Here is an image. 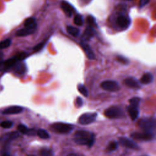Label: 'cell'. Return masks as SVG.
Returning a JSON list of instances; mask_svg holds the SVG:
<instances>
[{
    "label": "cell",
    "instance_id": "1",
    "mask_svg": "<svg viewBox=\"0 0 156 156\" xmlns=\"http://www.w3.org/2000/svg\"><path fill=\"white\" fill-rule=\"evenodd\" d=\"M74 141L79 145H85L91 147L93 145L95 136L94 133L87 130H77L74 135Z\"/></svg>",
    "mask_w": 156,
    "mask_h": 156
},
{
    "label": "cell",
    "instance_id": "2",
    "mask_svg": "<svg viewBox=\"0 0 156 156\" xmlns=\"http://www.w3.org/2000/svg\"><path fill=\"white\" fill-rule=\"evenodd\" d=\"M51 127L55 132L61 134L68 133L74 129V126L70 124L59 122L52 124Z\"/></svg>",
    "mask_w": 156,
    "mask_h": 156
},
{
    "label": "cell",
    "instance_id": "3",
    "mask_svg": "<svg viewBox=\"0 0 156 156\" xmlns=\"http://www.w3.org/2000/svg\"><path fill=\"white\" fill-rule=\"evenodd\" d=\"M104 115L107 118L110 119H116L122 118L124 116V112L118 107H110L107 108L104 112Z\"/></svg>",
    "mask_w": 156,
    "mask_h": 156
},
{
    "label": "cell",
    "instance_id": "4",
    "mask_svg": "<svg viewBox=\"0 0 156 156\" xmlns=\"http://www.w3.org/2000/svg\"><path fill=\"white\" fill-rule=\"evenodd\" d=\"M140 127L142 128L144 131L152 132L155 129V122L152 118H143L140 120L138 123Z\"/></svg>",
    "mask_w": 156,
    "mask_h": 156
},
{
    "label": "cell",
    "instance_id": "5",
    "mask_svg": "<svg viewBox=\"0 0 156 156\" xmlns=\"http://www.w3.org/2000/svg\"><path fill=\"white\" fill-rule=\"evenodd\" d=\"M96 113H85L79 118L78 121L82 125H87L93 123L96 120Z\"/></svg>",
    "mask_w": 156,
    "mask_h": 156
},
{
    "label": "cell",
    "instance_id": "6",
    "mask_svg": "<svg viewBox=\"0 0 156 156\" xmlns=\"http://www.w3.org/2000/svg\"><path fill=\"white\" fill-rule=\"evenodd\" d=\"M101 87L107 91H117L120 89V87L118 82L114 80H105L101 83Z\"/></svg>",
    "mask_w": 156,
    "mask_h": 156
},
{
    "label": "cell",
    "instance_id": "7",
    "mask_svg": "<svg viewBox=\"0 0 156 156\" xmlns=\"http://www.w3.org/2000/svg\"><path fill=\"white\" fill-rule=\"evenodd\" d=\"M131 137L138 140L150 141L154 138V135L152 132L144 131L143 132H134L131 134Z\"/></svg>",
    "mask_w": 156,
    "mask_h": 156
},
{
    "label": "cell",
    "instance_id": "8",
    "mask_svg": "<svg viewBox=\"0 0 156 156\" xmlns=\"http://www.w3.org/2000/svg\"><path fill=\"white\" fill-rule=\"evenodd\" d=\"M119 142L123 146L129 149H136V150L140 149L139 146L136 143H135L132 140L126 137H120L119 138Z\"/></svg>",
    "mask_w": 156,
    "mask_h": 156
},
{
    "label": "cell",
    "instance_id": "9",
    "mask_svg": "<svg viewBox=\"0 0 156 156\" xmlns=\"http://www.w3.org/2000/svg\"><path fill=\"white\" fill-rule=\"evenodd\" d=\"M23 110V108L21 106L13 105L5 108L2 113L3 115H15L21 113Z\"/></svg>",
    "mask_w": 156,
    "mask_h": 156
},
{
    "label": "cell",
    "instance_id": "10",
    "mask_svg": "<svg viewBox=\"0 0 156 156\" xmlns=\"http://www.w3.org/2000/svg\"><path fill=\"white\" fill-rule=\"evenodd\" d=\"M116 23L121 28H127L130 23V20L126 16L119 15L116 19Z\"/></svg>",
    "mask_w": 156,
    "mask_h": 156
},
{
    "label": "cell",
    "instance_id": "11",
    "mask_svg": "<svg viewBox=\"0 0 156 156\" xmlns=\"http://www.w3.org/2000/svg\"><path fill=\"white\" fill-rule=\"evenodd\" d=\"M81 46L82 48H83V49L84 50L86 55H87V57L90 59V60H94L96 58V57H95V54L93 52L92 49L90 48V45L88 44L87 43H85L84 41H82L81 43Z\"/></svg>",
    "mask_w": 156,
    "mask_h": 156
},
{
    "label": "cell",
    "instance_id": "12",
    "mask_svg": "<svg viewBox=\"0 0 156 156\" xmlns=\"http://www.w3.org/2000/svg\"><path fill=\"white\" fill-rule=\"evenodd\" d=\"M124 83L126 85V86L131 88L138 89L140 88V85L138 81L135 78L132 77H130L124 80Z\"/></svg>",
    "mask_w": 156,
    "mask_h": 156
},
{
    "label": "cell",
    "instance_id": "13",
    "mask_svg": "<svg viewBox=\"0 0 156 156\" xmlns=\"http://www.w3.org/2000/svg\"><path fill=\"white\" fill-rule=\"evenodd\" d=\"M127 111L130 119L132 121H135L139 115L138 107L129 105L127 107Z\"/></svg>",
    "mask_w": 156,
    "mask_h": 156
},
{
    "label": "cell",
    "instance_id": "14",
    "mask_svg": "<svg viewBox=\"0 0 156 156\" xmlns=\"http://www.w3.org/2000/svg\"><path fill=\"white\" fill-rule=\"evenodd\" d=\"M61 8L65 12V13L69 17L71 16L73 12V7L68 2L66 1H63L61 3Z\"/></svg>",
    "mask_w": 156,
    "mask_h": 156
},
{
    "label": "cell",
    "instance_id": "15",
    "mask_svg": "<svg viewBox=\"0 0 156 156\" xmlns=\"http://www.w3.org/2000/svg\"><path fill=\"white\" fill-rule=\"evenodd\" d=\"M17 129L19 132L22 133L23 134L27 135H34L35 134V130L34 129H29L27 126L24 124H19L17 127Z\"/></svg>",
    "mask_w": 156,
    "mask_h": 156
},
{
    "label": "cell",
    "instance_id": "16",
    "mask_svg": "<svg viewBox=\"0 0 156 156\" xmlns=\"http://www.w3.org/2000/svg\"><path fill=\"white\" fill-rule=\"evenodd\" d=\"M24 26L25 28H27L29 29L34 30L37 27L36 19L33 17H30L27 18L24 23Z\"/></svg>",
    "mask_w": 156,
    "mask_h": 156
},
{
    "label": "cell",
    "instance_id": "17",
    "mask_svg": "<svg viewBox=\"0 0 156 156\" xmlns=\"http://www.w3.org/2000/svg\"><path fill=\"white\" fill-rule=\"evenodd\" d=\"M153 79V75L151 73H146L140 79V82L143 84H149L152 82Z\"/></svg>",
    "mask_w": 156,
    "mask_h": 156
},
{
    "label": "cell",
    "instance_id": "18",
    "mask_svg": "<svg viewBox=\"0 0 156 156\" xmlns=\"http://www.w3.org/2000/svg\"><path fill=\"white\" fill-rule=\"evenodd\" d=\"M34 30H31V29H29L27 28H23L21 29L18 30L16 32V35L18 36V37H23V36H26L30 34H32V33H34Z\"/></svg>",
    "mask_w": 156,
    "mask_h": 156
},
{
    "label": "cell",
    "instance_id": "19",
    "mask_svg": "<svg viewBox=\"0 0 156 156\" xmlns=\"http://www.w3.org/2000/svg\"><path fill=\"white\" fill-rule=\"evenodd\" d=\"M94 34H95V31L93 29V28L92 27L88 26V27H87V29L85 30V32L83 34V38L87 40L90 38L93 37Z\"/></svg>",
    "mask_w": 156,
    "mask_h": 156
},
{
    "label": "cell",
    "instance_id": "20",
    "mask_svg": "<svg viewBox=\"0 0 156 156\" xmlns=\"http://www.w3.org/2000/svg\"><path fill=\"white\" fill-rule=\"evenodd\" d=\"M66 30L69 34L74 37H77L79 34V29L77 27H73L71 26H68L66 27Z\"/></svg>",
    "mask_w": 156,
    "mask_h": 156
},
{
    "label": "cell",
    "instance_id": "21",
    "mask_svg": "<svg viewBox=\"0 0 156 156\" xmlns=\"http://www.w3.org/2000/svg\"><path fill=\"white\" fill-rule=\"evenodd\" d=\"M40 156H54L53 151L48 147H43L40 151Z\"/></svg>",
    "mask_w": 156,
    "mask_h": 156
},
{
    "label": "cell",
    "instance_id": "22",
    "mask_svg": "<svg viewBox=\"0 0 156 156\" xmlns=\"http://www.w3.org/2000/svg\"><path fill=\"white\" fill-rule=\"evenodd\" d=\"M36 132L37 135L41 139H48L49 138V134L44 129H39Z\"/></svg>",
    "mask_w": 156,
    "mask_h": 156
},
{
    "label": "cell",
    "instance_id": "23",
    "mask_svg": "<svg viewBox=\"0 0 156 156\" xmlns=\"http://www.w3.org/2000/svg\"><path fill=\"white\" fill-rule=\"evenodd\" d=\"M18 62V60H16V58L15 57H13V58H10L8 60H7L5 63H4V65L6 68H11L12 66H13L16 62Z\"/></svg>",
    "mask_w": 156,
    "mask_h": 156
},
{
    "label": "cell",
    "instance_id": "24",
    "mask_svg": "<svg viewBox=\"0 0 156 156\" xmlns=\"http://www.w3.org/2000/svg\"><path fill=\"white\" fill-rule=\"evenodd\" d=\"M74 23L79 26H82L83 23V20L82 15L79 14H77L76 15H75L74 17Z\"/></svg>",
    "mask_w": 156,
    "mask_h": 156
},
{
    "label": "cell",
    "instance_id": "25",
    "mask_svg": "<svg viewBox=\"0 0 156 156\" xmlns=\"http://www.w3.org/2000/svg\"><path fill=\"white\" fill-rule=\"evenodd\" d=\"M77 89L79 90V91L82 95H83L85 97H88V91L87 88L83 84H79L77 86Z\"/></svg>",
    "mask_w": 156,
    "mask_h": 156
},
{
    "label": "cell",
    "instance_id": "26",
    "mask_svg": "<svg viewBox=\"0 0 156 156\" xmlns=\"http://www.w3.org/2000/svg\"><path fill=\"white\" fill-rule=\"evenodd\" d=\"M141 101V99L138 97H133L129 99V104L130 105L135 106L138 107Z\"/></svg>",
    "mask_w": 156,
    "mask_h": 156
},
{
    "label": "cell",
    "instance_id": "27",
    "mask_svg": "<svg viewBox=\"0 0 156 156\" xmlns=\"http://www.w3.org/2000/svg\"><path fill=\"white\" fill-rule=\"evenodd\" d=\"M118 148V143L116 141H112L107 146V150L108 152H112Z\"/></svg>",
    "mask_w": 156,
    "mask_h": 156
},
{
    "label": "cell",
    "instance_id": "28",
    "mask_svg": "<svg viewBox=\"0 0 156 156\" xmlns=\"http://www.w3.org/2000/svg\"><path fill=\"white\" fill-rule=\"evenodd\" d=\"M11 40L10 39H5L1 42H0V49H5L8 48L11 44Z\"/></svg>",
    "mask_w": 156,
    "mask_h": 156
},
{
    "label": "cell",
    "instance_id": "29",
    "mask_svg": "<svg viewBox=\"0 0 156 156\" xmlns=\"http://www.w3.org/2000/svg\"><path fill=\"white\" fill-rule=\"evenodd\" d=\"M87 23L89 24V26L93 27L97 26L96 20L93 16H88L87 18Z\"/></svg>",
    "mask_w": 156,
    "mask_h": 156
},
{
    "label": "cell",
    "instance_id": "30",
    "mask_svg": "<svg viewBox=\"0 0 156 156\" xmlns=\"http://www.w3.org/2000/svg\"><path fill=\"white\" fill-rule=\"evenodd\" d=\"M13 122L10 121H5L0 123V126L4 129H9L13 126Z\"/></svg>",
    "mask_w": 156,
    "mask_h": 156
},
{
    "label": "cell",
    "instance_id": "31",
    "mask_svg": "<svg viewBox=\"0 0 156 156\" xmlns=\"http://www.w3.org/2000/svg\"><path fill=\"white\" fill-rule=\"evenodd\" d=\"M27 57V54L26 53V52H20V53H18L17 55H16L15 57L16 58V60H17L18 61H19V60H24V59L26 58Z\"/></svg>",
    "mask_w": 156,
    "mask_h": 156
},
{
    "label": "cell",
    "instance_id": "32",
    "mask_svg": "<svg viewBox=\"0 0 156 156\" xmlns=\"http://www.w3.org/2000/svg\"><path fill=\"white\" fill-rule=\"evenodd\" d=\"M16 72H17L19 74H23L25 72V67L23 65H17L16 69Z\"/></svg>",
    "mask_w": 156,
    "mask_h": 156
},
{
    "label": "cell",
    "instance_id": "33",
    "mask_svg": "<svg viewBox=\"0 0 156 156\" xmlns=\"http://www.w3.org/2000/svg\"><path fill=\"white\" fill-rule=\"evenodd\" d=\"M117 60H118V62H121L122 64H125V65L127 64L128 62H129L128 60L126 58H125V57H124L122 56H118L117 57Z\"/></svg>",
    "mask_w": 156,
    "mask_h": 156
},
{
    "label": "cell",
    "instance_id": "34",
    "mask_svg": "<svg viewBox=\"0 0 156 156\" xmlns=\"http://www.w3.org/2000/svg\"><path fill=\"white\" fill-rule=\"evenodd\" d=\"M76 104L77 106L80 107L83 105V101L80 97H77L76 99Z\"/></svg>",
    "mask_w": 156,
    "mask_h": 156
},
{
    "label": "cell",
    "instance_id": "35",
    "mask_svg": "<svg viewBox=\"0 0 156 156\" xmlns=\"http://www.w3.org/2000/svg\"><path fill=\"white\" fill-rule=\"evenodd\" d=\"M150 0H140V7L141 8L146 5Z\"/></svg>",
    "mask_w": 156,
    "mask_h": 156
},
{
    "label": "cell",
    "instance_id": "36",
    "mask_svg": "<svg viewBox=\"0 0 156 156\" xmlns=\"http://www.w3.org/2000/svg\"><path fill=\"white\" fill-rule=\"evenodd\" d=\"M43 43H40V44L36 45V46H35V48H34V49L35 51H37L40 50V49H41L43 48Z\"/></svg>",
    "mask_w": 156,
    "mask_h": 156
},
{
    "label": "cell",
    "instance_id": "37",
    "mask_svg": "<svg viewBox=\"0 0 156 156\" xmlns=\"http://www.w3.org/2000/svg\"><path fill=\"white\" fill-rule=\"evenodd\" d=\"M67 156H79V155H77V154H75V153H71L69 155H68Z\"/></svg>",
    "mask_w": 156,
    "mask_h": 156
},
{
    "label": "cell",
    "instance_id": "38",
    "mask_svg": "<svg viewBox=\"0 0 156 156\" xmlns=\"http://www.w3.org/2000/svg\"><path fill=\"white\" fill-rule=\"evenodd\" d=\"M1 58H2V55L0 56V65L1 64Z\"/></svg>",
    "mask_w": 156,
    "mask_h": 156
},
{
    "label": "cell",
    "instance_id": "39",
    "mask_svg": "<svg viewBox=\"0 0 156 156\" xmlns=\"http://www.w3.org/2000/svg\"><path fill=\"white\" fill-rule=\"evenodd\" d=\"M2 156H9V155H7V154H5V155H3Z\"/></svg>",
    "mask_w": 156,
    "mask_h": 156
},
{
    "label": "cell",
    "instance_id": "40",
    "mask_svg": "<svg viewBox=\"0 0 156 156\" xmlns=\"http://www.w3.org/2000/svg\"><path fill=\"white\" fill-rule=\"evenodd\" d=\"M127 1H132V0H127Z\"/></svg>",
    "mask_w": 156,
    "mask_h": 156
},
{
    "label": "cell",
    "instance_id": "41",
    "mask_svg": "<svg viewBox=\"0 0 156 156\" xmlns=\"http://www.w3.org/2000/svg\"><path fill=\"white\" fill-rule=\"evenodd\" d=\"M144 156H146V155H144Z\"/></svg>",
    "mask_w": 156,
    "mask_h": 156
}]
</instances>
